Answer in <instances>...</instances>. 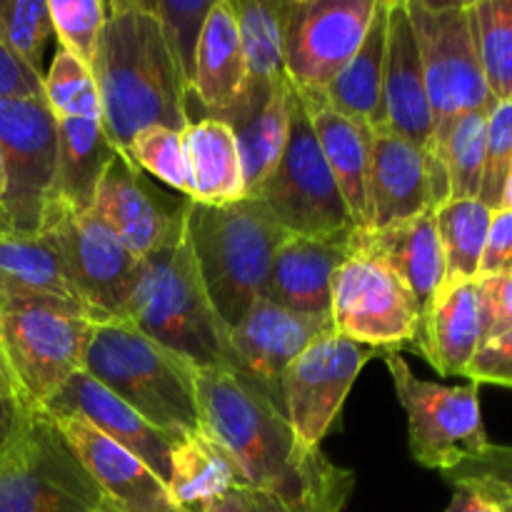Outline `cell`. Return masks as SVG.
Returning <instances> with one entry per match:
<instances>
[{"mask_svg":"<svg viewBox=\"0 0 512 512\" xmlns=\"http://www.w3.org/2000/svg\"><path fill=\"white\" fill-rule=\"evenodd\" d=\"M103 133L120 155L143 128L183 133L190 125L188 88L170 55L153 0L105 3V28L93 63Z\"/></svg>","mask_w":512,"mask_h":512,"instance_id":"1","label":"cell"},{"mask_svg":"<svg viewBox=\"0 0 512 512\" xmlns=\"http://www.w3.org/2000/svg\"><path fill=\"white\" fill-rule=\"evenodd\" d=\"M200 430L218 440L250 488L303 493L338 465L323 450H305L283 410L248 378L230 370H198Z\"/></svg>","mask_w":512,"mask_h":512,"instance_id":"2","label":"cell"},{"mask_svg":"<svg viewBox=\"0 0 512 512\" xmlns=\"http://www.w3.org/2000/svg\"><path fill=\"white\" fill-rule=\"evenodd\" d=\"M83 370L173 443L200 430L198 368L128 320L93 325Z\"/></svg>","mask_w":512,"mask_h":512,"instance_id":"3","label":"cell"},{"mask_svg":"<svg viewBox=\"0 0 512 512\" xmlns=\"http://www.w3.org/2000/svg\"><path fill=\"white\" fill-rule=\"evenodd\" d=\"M125 320L198 370L238 373L230 328L210 303L188 235L163 253L140 258Z\"/></svg>","mask_w":512,"mask_h":512,"instance_id":"4","label":"cell"},{"mask_svg":"<svg viewBox=\"0 0 512 512\" xmlns=\"http://www.w3.org/2000/svg\"><path fill=\"white\" fill-rule=\"evenodd\" d=\"M288 235L250 195L230 205L190 200L188 243L210 303L230 330L263 298L275 253Z\"/></svg>","mask_w":512,"mask_h":512,"instance_id":"5","label":"cell"},{"mask_svg":"<svg viewBox=\"0 0 512 512\" xmlns=\"http://www.w3.org/2000/svg\"><path fill=\"white\" fill-rule=\"evenodd\" d=\"M250 198L260 200L268 213L293 235L338 238L355 230L353 215L320 150L310 115L293 88L290 128L280 160Z\"/></svg>","mask_w":512,"mask_h":512,"instance_id":"6","label":"cell"},{"mask_svg":"<svg viewBox=\"0 0 512 512\" xmlns=\"http://www.w3.org/2000/svg\"><path fill=\"white\" fill-rule=\"evenodd\" d=\"M385 368L408 415V443L415 463L445 475L488 453L478 383L440 385L420 380L400 353H385Z\"/></svg>","mask_w":512,"mask_h":512,"instance_id":"7","label":"cell"},{"mask_svg":"<svg viewBox=\"0 0 512 512\" xmlns=\"http://www.w3.org/2000/svg\"><path fill=\"white\" fill-rule=\"evenodd\" d=\"M425 70L433 110V155L450 125L473 110H493L495 100L480 68L468 3L405 0Z\"/></svg>","mask_w":512,"mask_h":512,"instance_id":"8","label":"cell"},{"mask_svg":"<svg viewBox=\"0 0 512 512\" xmlns=\"http://www.w3.org/2000/svg\"><path fill=\"white\" fill-rule=\"evenodd\" d=\"M108 508L55 420L43 408L0 458V512H95Z\"/></svg>","mask_w":512,"mask_h":512,"instance_id":"9","label":"cell"},{"mask_svg":"<svg viewBox=\"0 0 512 512\" xmlns=\"http://www.w3.org/2000/svg\"><path fill=\"white\" fill-rule=\"evenodd\" d=\"M93 323L53 303L0 293V348L38 408L83 370Z\"/></svg>","mask_w":512,"mask_h":512,"instance_id":"10","label":"cell"},{"mask_svg":"<svg viewBox=\"0 0 512 512\" xmlns=\"http://www.w3.org/2000/svg\"><path fill=\"white\" fill-rule=\"evenodd\" d=\"M330 320L335 333L368 348L400 353L418 350L423 308L398 275L383 263L350 255L333 278Z\"/></svg>","mask_w":512,"mask_h":512,"instance_id":"11","label":"cell"},{"mask_svg":"<svg viewBox=\"0 0 512 512\" xmlns=\"http://www.w3.org/2000/svg\"><path fill=\"white\" fill-rule=\"evenodd\" d=\"M0 153L8 180L0 223L5 233L35 235L58 163V120L43 98H0Z\"/></svg>","mask_w":512,"mask_h":512,"instance_id":"12","label":"cell"},{"mask_svg":"<svg viewBox=\"0 0 512 512\" xmlns=\"http://www.w3.org/2000/svg\"><path fill=\"white\" fill-rule=\"evenodd\" d=\"M38 233L55 245L65 273L98 318L103 323L125 320L138 278V255L130 253L93 213H75L58 200H48Z\"/></svg>","mask_w":512,"mask_h":512,"instance_id":"13","label":"cell"},{"mask_svg":"<svg viewBox=\"0 0 512 512\" xmlns=\"http://www.w3.org/2000/svg\"><path fill=\"white\" fill-rule=\"evenodd\" d=\"M380 0H288L285 73L298 93H325L358 53Z\"/></svg>","mask_w":512,"mask_h":512,"instance_id":"14","label":"cell"},{"mask_svg":"<svg viewBox=\"0 0 512 512\" xmlns=\"http://www.w3.org/2000/svg\"><path fill=\"white\" fill-rule=\"evenodd\" d=\"M380 350L360 345L340 333L315 340L283 375V408L295 438L305 450L320 443L338 420L360 370Z\"/></svg>","mask_w":512,"mask_h":512,"instance_id":"15","label":"cell"},{"mask_svg":"<svg viewBox=\"0 0 512 512\" xmlns=\"http://www.w3.org/2000/svg\"><path fill=\"white\" fill-rule=\"evenodd\" d=\"M90 213L138 258L163 253L188 235L190 198L155 188L125 155H115L95 193Z\"/></svg>","mask_w":512,"mask_h":512,"instance_id":"16","label":"cell"},{"mask_svg":"<svg viewBox=\"0 0 512 512\" xmlns=\"http://www.w3.org/2000/svg\"><path fill=\"white\" fill-rule=\"evenodd\" d=\"M333 330L330 315H305L265 298L255 300L253 308L230 330L238 373L258 385L285 415L283 375L315 340Z\"/></svg>","mask_w":512,"mask_h":512,"instance_id":"17","label":"cell"},{"mask_svg":"<svg viewBox=\"0 0 512 512\" xmlns=\"http://www.w3.org/2000/svg\"><path fill=\"white\" fill-rule=\"evenodd\" d=\"M448 175L428 150L375 130L368 170L370 228H388L448 203Z\"/></svg>","mask_w":512,"mask_h":512,"instance_id":"18","label":"cell"},{"mask_svg":"<svg viewBox=\"0 0 512 512\" xmlns=\"http://www.w3.org/2000/svg\"><path fill=\"white\" fill-rule=\"evenodd\" d=\"M45 413L60 418H80L93 425L100 435L118 443L130 455L148 465L165 485L170 478V453L173 440L160 433L158 428L140 418L128 403L110 393L85 370H78L53 398L45 403Z\"/></svg>","mask_w":512,"mask_h":512,"instance_id":"19","label":"cell"},{"mask_svg":"<svg viewBox=\"0 0 512 512\" xmlns=\"http://www.w3.org/2000/svg\"><path fill=\"white\" fill-rule=\"evenodd\" d=\"M380 130L400 135L433 155V110L425 88L418 35L405 0H388V48H385Z\"/></svg>","mask_w":512,"mask_h":512,"instance_id":"20","label":"cell"},{"mask_svg":"<svg viewBox=\"0 0 512 512\" xmlns=\"http://www.w3.org/2000/svg\"><path fill=\"white\" fill-rule=\"evenodd\" d=\"M50 415V413H48ZM68 440L70 448L83 460L85 470L93 475L103 490L105 503L113 512H183L170 498L168 485L135 455L118 443L100 435L93 425L80 418L50 415Z\"/></svg>","mask_w":512,"mask_h":512,"instance_id":"21","label":"cell"},{"mask_svg":"<svg viewBox=\"0 0 512 512\" xmlns=\"http://www.w3.org/2000/svg\"><path fill=\"white\" fill-rule=\"evenodd\" d=\"M348 250L350 255L373 258L393 270L418 300L423 315L445 283V253L435 225V210L388 228H355Z\"/></svg>","mask_w":512,"mask_h":512,"instance_id":"22","label":"cell"},{"mask_svg":"<svg viewBox=\"0 0 512 512\" xmlns=\"http://www.w3.org/2000/svg\"><path fill=\"white\" fill-rule=\"evenodd\" d=\"M350 235L308 238L290 233L275 253L263 298L295 313L330 315L333 278L350 258Z\"/></svg>","mask_w":512,"mask_h":512,"instance_id":"23","label":"cell"},{"mask_svg":"<svg viewBox=\"0 0 512 512\" xmlns=\"http://www.w3.org/2000/svg\"><path fill=\"white\" fill-rule=\"evenodd\" d=\"M290 103H293L290 78L273 85L245 83L240 98L228 110L210 115L235 133L248 195L260 188V183L280 160L288 140Z\"/></svg>","mask_w":512,"mask_h":512,"instance_id":"24","label":"cell"},{"mask_svg":"<svg viewBox=\"0 0 512 512\" xmlns=\"http://www.w3.org/2000/svg\"><path fill=\"white\" fill-rule=\"evenodd\" d=\"M483 340L480 278L445 280L423 315L418 353L440 375H465Z\"/></svg>","mask_w":512,"mask_h":512,"instance_id":"25","label":"cell"},{"mask_svg":"<svg viewBox=\"0 0 512 512\" xmlns=\"http://www.w3.org/2000/svg\"><path fill=\"white\" fill-rule=\"evenodd\" d=\"M310 115L320 150L353 215L355 228H370L368 170L375 130L363 120L338 113L323 93H298Z\"/></svg>","mask_w":512,"mask_h":512,"instance_id":"26","label":"cell"},{"mask_svg":"<svg viewBox=\"0 0 512 512\" xmlns=\"http://www.w3.org/2000/svg\"><path fill=\"white\" fill-rule=\"evenodd\" d=\"M0 293L43 300L93 325L103 323L78 293L65 273L60 253L43 233H0Z\"/></svg>","mask_w":512,"mask_h":512,"instance_id":"27","label":"cell"},{"mask_svg":"<svg viewBox=\"0 0 512 512\" xmlns=\"http://www.w3.org/2000/svg\"><path fill=\"white\" fill-rule=\"evenodd\" d=\"M245 80H248V70H245L235 10L230 0H215L205 20L203 38H200L193 93L188 100H198L203 110L200 118H210L228 110L240 98Z\"/></svg>","mask_w":512,"mask_h":512,"instance_id":"28","label":"cell"},{"mask_svg":"<svg viewBox=\"0 0 512 512\" xmlns=\"http://www.w3.org/2000/svg\"><path fill=\"white\" fill-rule=\"evenodd\" d=\"M190 173V200L200 205H230L248 195L235 133L213 118H198L183 130Z\"/></svg>","mask_w":512,"mask_h":512,"instance_id":"29","label":"cell"},{"mask_svg":"<svg viewBox=\"0 0 512 512\" xmlns=\"http://www.w3.org/2000/svg\"><path fill=\"white\" fill-rule=\"evenodd\" d=\"M243 485H248V480L238 460L203 430L185 435L173 445L168 493L183 512H203Z\"/></svg>","mask_w":512,"mask_h":512,"instance_id":"30","label":"cell"},{"mask_svg":"<svg viewBox=\"0 0 512 512\" xmlns=\"http://www.w3.org/2000/svg\"><path fill=\"white\" fill-rule=\"evenodd\" d=\"M115 155L118 150L103 133L100 120H58V163L50 200L75 213H90L100 180Z\"/></svg>","mask_w":512,"mask_h":512,"instance_id":"31","label":"cell"},{"mask_svg":"<svg viewBox=\"0 0 512 512\" xmlns=\"http://www.w3.org/2000/svg\"><path fill=\"white\" fill-rule=\"evenodd\" d=\"M385 48H388V0H380L363 45L323 93V98L338 113L363 120L373 130L383 128Z\"/></svg>","mask_w":512,"mask_h":512,"instance_id":"32","label":"cell"},{"mask_svg":"<svg viewBox=\"0 0 512 512\" xmlns=\"http://www.w3.org/2000/svg\"><path fill=\"white\" fill-rule=\"evenodd\" d=\"M243 43L245 83L273 85L285 73V10L288 0H230Z\"/></svg>","mask_w":512,"mask_h":512,"instance_id":"33","label":"cell"},{"mask_svg":"<svg viewBox=\"0 0 512 512\" xmlns=\"http://www.w3.org/2000/svg\"><path fill=\"white\" fill-rule=\"evenodd\" d=\"M355 490V473L335 468L328 478L303 493H278L243 485L203 512H343Z\"/></svg>","mask_w":512,"mask_h":512,"instance_id":"34","label":"cell"},{"mask_svg":"<svg viewBox=\"0 0 512 512\" xmlns=\"http://www.w3.org/2000/svg\"><path fill=\"white\" fill-rule=\"evenodd\" d=\"M493 210L475 200H448L435 208L440 245L445 253V280L480 278Z\"/></svg>","mask_w":512,"mask_h":512,"instance_id":"35","label":"cell"},{"mask_svg":"<svg viewBox=\"0 0 512 512\" xmlns=\"http://www.w3.org/2000/svg\"><path fill=\"white\" fill-rule=\"evenodd\" d=\"M490 110L465 113L435 145V163L448 175L450 200H475L480 195L488 145Z\"/></svg>","mask_w":512,"mask_h":512,"instance_id":"36","label":"cell"},{"mask_svg":"<svg viewBox=\"0 0 512 512\" xmlns=\"http://www.w3.org/2000/svg\"><path fill=\"white\" fill-rule=\"evenodd\" d=\"M480 68L495 103L512 100V0H470Z\"/></svg>","mask_w":512,"mask_h":512,"instance_id":"37","label":"cell"},{"mask_svg":"<svg viewBox=\"0 0 512 512\" xmlns=\"http://www.w3.org/2000/svg\"><path fill=\"white\" fill-rule=\"evenodd\" d=\"M43 100L55 120L103 118L93 68L63 48L55 53L48 73L43 75Z\"/></svg>","mask_w":512,"mask_h":512,"instance_id":"38","label":"cell"},{"mask_svg":"<svg viewBox=\"0 0 512 512\" xmlns=\"http://www.w3.org/2000/svg\"><path fill=\"white\" fill-rule=\"evenodd\" d=\"M55 35L48 0H0V40L38 78L43 53Z\"/></svg>","mask_w":512,"mask_h":512,"instance_id":"39","label":"cell"},{"mask_svg":"<svg viewBox=\"0 0 512 512\" xmlns=\"http://www.w3.org/2000/svg\"><path fill=\"white\" fill-rule=\"evenodd\" d=\"M213 5L215 0H153L165 43H168L170 55L178 63L183 83L188 88V98L193 93L200 38H203L205 20H208Z\"/></svg>","mask_w":512,"mask_h":512,"instance_id":"40","label":"cell"},{"mask_svg":"<svg viewBox=\"0 0 512 512\" xmlns=\"http://www.w3.org/2000/svg\"><path fill=\"white\" fill-rule=\"evenodd\" d=\"M125 158L133 160L143 173L153 175L183 193V198H190V173L188 160H185L183 133L160 128V125L143 128L130 140Z\"/></svg>","mask_w":512,"mask_h":512,"instance_id":"41","label":"cell"},{"mask_svg":"<svg viewBox=\"0 0 512 512\" xmlns=\"http://www.w3.org/2000/svg\"><path fill=\"white\" fill-rule=\"evenodd\" d=\"M60 48L93 68L105 28V3L100 0H48Z\"/></svg>","mask_w":512,"mask_h":512,"instance_id":"42","label":"cell"},{"mask_svg":"<svg viewBox=\"0 0 512 512\" xmlns=\"http://www.w3.org/2000/svg\"><path fill=\"white\" fill-rule=\"evenodd\" d=\"M512 168V100L495 103L488 115V145H485V168L480 183V203L490 210L503 208L505 185Z\"/></svg>","mask_w":512,"mask_h":512,"instance_id":"43","label":"cell"},{"mask_svg":"<svg viewBox=\"0 0 512 512\" xmlns=\"http://www.w3.org/2000/svg\"><path fill=\"white\" fill-rule=\"evenodd\" d=\"M445 480L453 485V498L445 512H510L503 478L483 465H460L453 473H445Z\"/></svg>","mask_w":512,"mask_h":512,"instance_id":"44","label":"cell"},{"mask_svg":"<svg viewBox=\"0 0 512 512\" xmlns=\"http://www.w3.org/2000/svg\"><path fill=\"white\" fill-rule=\"evenodd\" d=\"M38 410V405L25 395L0 348V458L23 438Z\"/></svg>","mask_w":512,"mask_h":512,"instance_id":"45","label":"cell"},{"mask_svg":"<svg viewBox=\"0 0 512 512\" xmlns=\"http://www.w3.org/2000/svg\"><path fill=\"white\" fill-rule=\"evenodd\" d=\"M463 378L478 385L490 383L512 388V328L483 340Z\"/></svg>","mask_w":512,"mask_h":512,"instance_id":"46","label":"cell"},{"mask_svg":"<svg viewBox=\"0 0 512 512\" xmlns=\"http://www.w3.org/2000/svg\"><path fill=\"white\" fill-rule=\"evenodd\" d=\"M485 340L512 328V268L505 273L480 275Z\"/></svg>","mask_w":512,"mask_h":512,"instance_id":"47","label":"cell"},{"mask_svg":"<svg viewBox=\"0 0 512 512\" xmlns=\"http://www.w3.org/2000/svg\"><path fill=\"white\" fill-rule=\"evenodd\" d=\"M512 268V208L493 210V220L485 240L480 275L505 273Z\"/></svg>","mask_w":512,"mask_h":512,"instance_id":"48","label":"cell"},{"mask_svg":"<svg viewBox=\"0 0 512 512\" xmlns=\"http://www.w3.org/2000/svg\"><path fill=\"white\" fill-rule=\"evenodd\" d=\"M0 98H43V78L30 73L0 40Z\"/></svg>","mask_w":512,"mask_h":512,"instance_id":"49","label":"cell"},{"mask_svg":"<svg viewBox=\"0 0 512 512\" xmlns=\"http://www.w3.org/2000/svg\"><path fill=\"white\" fill-rule=\"evenodd\" d=\"M475 463L483 465V468H488V470H493V473H498L500 478H503L505 488H508V503H510V512H512V463L508 460V455H505V448L490 445L488 453H485L480 460H475Z\"/></svg>","mask_w":512,"mask_h":512,"instance_id":"50","label":"cell"},{"mask_svg":"<svg viewBox=\"0 0 512 512\" xmlns=\"http://www.w3.org/2000/svg\"><path fill=\"white\" fill-rule=\"evenodd\" d=\"M5 188H8V180H5V163H3V153H0V203L5 198Z\"/></svg>","mask_w":512,"mask_h":512,"instance_id":"51","label":"cell"},{"mask_svg":"<svg viewBox=\"0 0 512 512\" xmlns=\"http://www.w3.org/2000/svg\"><path fill=\"white\" fill-rule=\"evenodd\" d=\"M503 208H512V168H510V178H508V185H505V198H503Z\"/></svg>","mask_w":512,"mask_h":512,"instance_id":"52","label":"cell"},{"mask_svg":"<svg viewBox=\"0 0 512 512\" xmlns=\"http://www.w3.org/2000/svg\"><path fill=\"white\" fill-rule=\"evenodd\" d=\"M505 455H508V460L512 463V448H505Z\"/></svg>","mask_w":512,"mask_h":512,"instance_id":"53","label":"cell"},{"mask_svg":"<svg viewBox=\"0 0 512 512\" xmlns=\"http://www.w3.org/2000/svg\"><path fill=\"white\" fill-rule=\"evenodd\" d=\"M95 512H113L110 508H100V510H95Z\"/></svg>","mask_w":512,"mask_h":512,"instance_id":"54","label":"cell"},{"mask_svg":"<svg viewBox=\"0 0 512 512\" xmlns=\"http://www.w3.org/2000/svg\"><path fill=\"white\" fill-rule=\"evenodd\" d=\"M0 233H5V230H3V223H0Z\"/></svg>","mask_w":512,"mask_h":512,"instance_id":"55","label":"cell"}]
</instances>
